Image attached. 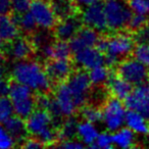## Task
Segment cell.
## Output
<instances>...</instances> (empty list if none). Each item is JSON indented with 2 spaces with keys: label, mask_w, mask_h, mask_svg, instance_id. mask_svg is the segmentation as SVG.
<instances>
[{
  "label": "cell",
  "mask_w": 149,
  "mask_h": 149,
  "mask_svg": "<svg viewBox=\"0 0 149 149\" xmlns=\"http://www.w3.org/2000/svg\"><path fill=\"white\" fill-rule=\"evenodd\" d=\"M11 80L28 86L37 93L50 92L53 84L45 66L33 58L15 61L11 70Z\"/></svg>",
  "instance_id": "obj_1"
},
{
  "label": "cell",
  "mask_w": 149,
  "mask_h": 149,
  "mask_svg": "<svg viewBox=\"0 0 149 149\" xmlns=\"http://www.w3.org/2000/svg\"><path fill=\"white\" fill-rule=\"evenodd\" d=\"M136 45L134 34L128 30L113 32L106 36L105 64L110 68H116L120 60L133 54Z\"/></svg>",
  "instance_id": "obj_2"
},
{
  "label": "cell",
  "mask_w": 149,
  "mask_h": 149,
  "mask_svg": "<svg viewBox=\"0 0 149 149\" xmlns=\"http://www.w3.org/2000/svg\"><path fill=\"white\" fill-rule=\"evenodd\" d=\"M109 32L127 30L133 10L127 0H102Z\"/></svg>",
  "instance_id": "obj_3"
},
{
  "label": "cell",
  "mask_w": 149,
  "mask_h": 149,
  "mask_svg": "<svg viewBox=\"0 0 149 149\" xmlns=\"http://www.w3.org/2000/svg\"><path fill=\"white\" fill-rule=\"evenodd\" d=\"M114 70L133 86L149 83V68L136 57L124 58L114 68Z\"/></svg>",
  "instance_id": "obj_4"
},
{
  "label": "cell",
  "mask_w": 149,
  "mask_h": 149,
  "mask_svg": "<svg viewBox=\"0 0 149 149\" xmlns=\"http://www.w3.org/2000/svg\"><path fill=\"white\" fill-rule=\"evenodd\" d=\"M103 124L108 132H116L126 124V105L122 99L114 96L106 98L102 104Z\"/></svg>",
  "instance_id": "obj_5"
},
{
  "label": "cell",
  "mask_w": 149,
  "mask_h": 149,
  "mask_svg": "<svg viewBox=\"0 0 149 149\" xmlns=\"http://www.w3.org/2000/svg\"><path fill=\"white\" fill-rule=\"evenodd\" d=\"M66 83L72 91L78 109H80L82 106L87 104L91 94L92 84L87 70L84 68H78L77 70H74L70 78L66 80Z\"/></svg>",
  "instance_id": "obj_6"
},
{
  "label": "cell",
  "mask_w": 149,
  "mask_h": 149,
  "mask_svg": "<svg viewBox=\"0 0 149 149\" xmlns=\"http://www.w3.org/2000/svg\"><path fill=\"white\" fill-rule=\"evenodd\" d=\"M81 17L84 26L96 30L102 35H107L109 32L102 0L84 8L82 10Z\"/></svg>",
  "instance_id": "obj_7"
},
{
  "label": "cell",
  "mask_w": 149,
  "mask_h": 149,
  "mask_svg": "<svg viewBox=\"0 0 149 149\" xmlns=\"http://www.w3.org/2000/svg\"><path fill=\"white\" fill-rule=\"evenodd\" d=\"M30 13L34 17L39 29L52 31L58 22L49 0H32Z\"/></svg>",
  "instance_id": "obj_8"
},
{
  "label": "cell",
  "mask_w": 149,
  "mask_h": 149,
  "mask_svg": "<svg viewBox=\"0 0 149 149\" xmlns=\"http://www.w3.org/2000/svg\"><path fill=\"white\" fill-rule=\"evenodd\" d=\"M124 102L128 109L138 111L149 122V83L136 86Z\"/></svg>",
  "instance_id": "obj_9"
},
{
  "label": "cell",
  "mask_w": 149,
  "mask_h": 149,
  "mask_svg": "<svg viewBox=\"0 0 149 149\" xmlns=\"http://www.w3.org/2000/svg\"><path fill=\"white\" fill-rule=\"evenodd\" d=\"M74 61H72L70 58H52L46 60L44 66L51 82L57 85L62 82H65L70 78L72 72L74 70Z\"/></svg>",
  "instance_id": "obj_10"
},
{
  "label": "cell",
  "mask_w": 149,
  "mask_h": 149,
  "mask_svg": "<svg viewBox=\"0 0 149 149\" xmlns=\"http://www.w3.org/2000/svg\"><path fill=\"white\" fill-rule=\"evenodd\" d=\"M4 53L11 59L17 61V60L33 58L34 54L36 53V49L30 38L19 36L15 40L6 43Z\"/></svg>",
  "instance_id": "obj_11"
},
{
  "label": "cell",
  "mask_w": 149,
  "mask_h": 149,
  "mask_svg": "<svg viewBox=\"0 0 149 149\" xmlns=\"http://www.w3.org/2000/svg\"><path fill=\"white\" fill-rule=\"evenodd\" d=\"M72 61L79 68L89 70L95 66L105 64V54L97 47H88L72 54Z\"/></svg>",
  "instance_id": "obj_12"
},
{
  "label": "cell",
  "mask_w": 149,
  "mask_h": 149,
  "mask_svg": "<svg viewBox=\"0 0 149 149\" xmlns=\"http://www.w3.org/2000/svg\"><path fill=\"white\" fill-rule=\"evenodd\" d=\"M83 26V21L79 13L68 17L66 19H59L53 29L54 37L58 40L70 41L76 36V34L80 31Z\"/></svg>",
  "instance_id": "obj_13"
},
{
  "label": "cell",
  "mask_w": 149,
  "mask_h": 149,
  "mask_svg": "<svg viewBox=\"0 0 149 149\" xmlns=\"http://www.w3.org/2000/svg\"><path fill=\"white\" fill-rule=\"evenodd\" d=\"M53 95L64 118L74 116V113L79 110L76 105L74 96H72V93L66 81L56 85Z\"/></svg>",
  "instance_id": "obj_14"
},
{
  "label": "cell",
  "mask_w": 149,
  "mask_h": 149,
  "mask_svg": "<svg viewBox=\"0 0 149 149\" xmlns=\"http://www.w3.org/2000/svg\"><path fill=\"white\" fill-rule=\"evenodd\" d=\"M101 35L96 30L87 27V26H83L80 29V31L76 34V36L68 41L72 54L88 47H96Z\"/></svg>",
  "instance_id": "obj_15"
},
{
  "label": "cell",
  "mask_w": 149,
  "mask_h": 149,
  "mask_svg": "<svg viewBox=\"0 0 149 149\" xmlns=\"http://www.w3.org/2000/svg\"><path fill=\"white\" fill-rule=\"evenodd\" d=\"M26 124L30 136L34 137H37L46 129L54 126L51 114L42 108H36L26 120Z\"/></svg>",
  "instance_id": "obj_16"
},
{
  "label": "cell",
  "mask_w": 149,
  "mask_h": 149,
  "mask_svg": "<svg viewBox=\"0 0 149 149\" xmlns=\"http://www.w3.org/2000/svg\"><path fill=\"white\" fill-rule=\"evenodd\" d=\"M106 89L108 93L111 96H114L116 98H120L122 100H125L131 92L133 91V85L124 80L122 77H120L116 72V70H112L111 74L109 76L107 83H106Z\"/></svg>",
  "instance_id": "obj_17"
},
{
  "label": "cell",
  "mask_w": 149,
  "mask_h": 149,
  "mask_svg": "<svg viewBox=\"0 0 149 149\" xmlns=\"http://www.w3.org/2000/svg\"><path fill=\"white\" fill-rule=\"evenodd\" d=\"M3 125H4V127L7 129V131L10 133L11 136L15 138V140L17 141V144L19 143V146H21L24 141L29 137L30 134L27 128L26 120L22 118L21 116H17V114L11 116V118H9V120H7Z\"/></svg>",
  "instance_id": "obj_18"
},
{
  "label": "cell",
  "mask_w": 149,
  "mask_h": 149,
  "mask_svg": "<svg viewBox=\"0 0 149 149\" xmlns=\"http://www.w3.org/2000/svg\"><path fill=\"white\" fill-rule=\"evenodd\" d=\"M19 33L21 30L13 19L11 13L0 15V38L5 43H8L17 38Z\"/></svg>",
  "instance_id": "obj_19"
},
{
  "label": "cell",
  "mask_w": 149,
  "mask_h": 149,
  "mask_svg": "<svg viewBox=\"0 0 149 149\" xmlns=\"http://www.w3.org/2000/svg\"><path fill=\"white\" fill-rule=\"evenodd\" d=\"M126 125L135 133L149 135V122L136 110L128 109L126 114Z\"/></svg>",
  "instance_id": "obj_20"
},
{
  "label": "cell",
  "mask_w": 149,
  "mask_h": 149,
  "mask_svg": "<svg viewBox=\"0 0 149 149\" xmlns=\"http://www.w3.org/2000/svg\"><path fill=\"white\" fill-rule=\"evenodd\" d=\"M49 2L58 21L80 13L74 0H49Z\"/></svg>",
  "instance_id": "obj_21"
},
{
  "label": "cell",
  "mask_w": 149,
  "mask_h": 149,
  "mask_svg": "<svg viewBox=\"0 0 149 149\" xmlns=\"http://www.w3.org/2000/svg\"><path fill=\"white\" fill-rule=\"evenodd\" d=\"M98 135H99V132H98L95 124L85 120L79 123L77 137L80 141H82L85 144V146H93Z\"/></svg>",
  "instance_id": "obj_22"
},
{
  "label": "cell",
  "mask_w": 149,
  "mask_h": 149,
  "mask_svg": "<svg viewBox=\"0 0 149 149\" xmlns=\"http://www.w3.org/2000/svg\"><path fill=\"white\" fill-rule=\"evenodd\" d=\"M79 120L74 116H66L63 123L58 129V142L68 139H74L77 137Z\"/></svg>",
  "instance_id": "obj_23"
},
{
  "label": "cell",
  "mask_w": 149,
  "mask_h": 149,
  "mask_svg": "<svg viewBox=\"0 0 149 149\" xmlns=\"http://www.w3.org/2000/svg\"><path fill=\"white\" fill-rule=\"evenodd\" d=\"M111 70L112 68H108L106 64H101V65L95 66V68L88 70L92 86L101 87V86L106 85L110 74H111Z\"/></svg>",
  "instance_id": "obj_24"
},
{
  "label": "cell",
  "mask_w": 149,
  "mask_h": 149,
  "mask_svg": "<svg viewBox=\"0 0 149 149\" xmlns=\"http://www.w3.org/2000/svg\"><path fill=\"white\" fill-rule=\"evenodd\" d=\"M112 140L113 145L120 148H131L135 146V135L134 131L130 128H120V130L113 132Z\"/></svg>",
  "instance_id": "obj_25"
},
{
  "label": "cell",
  "mask_w": 149,
  "mask_h": 149,
  "mask_svg": "<svg viewBox=\"0 0 149 149\" xmlns=\"http://www.w3.org/2000/svg\"><path fill=\"white\" fill-rule=\"evenodd\" d=\"M11 15H13L15 23L17 24L21 32H23L26 35L30 36L37 30L38 25L34 17L32 15V13H30V10L25 13H22V15H17V13H11Z\"/></svg>",
  "instance_id": "obj_26"
},
{
  "label": "cell",
  "mask_w": 149,
  "mask_h": 149,
  "mask_svg": "<svg viewBox=\"0 0 149 149\" xmlns=\"http://www.w3.org/2000/svg\"><path fill=\"white\" fill-rule=\"evenodd\" d=\"M13 107H15V113L17 116H21L24 120H27L31 113L37 108L36 104V95L31 96L26 99L13 101Z\"/></svg>",
  "instance_id": "obj_27"
},
{
  "label": "cell",
  "mask_w": 149,
  "mask_h": 149,
  "mask_svg": "<svg viewBox=\"0 0 149 149\" xmlns=\"http://www.w3.org/2000/svg\"><path fill=\"white\" fill-rule=\"evenodd\" d=\"M80 116L83 120L91 122L93 124H98L103 120L102 108L95 104H85L80 108Z\"/></svg>",
  "instance_id": "obj_28"
},
{
  "label": "cell",
  "mask_w": 149,
  "mask_h": 149,
  "mask_svg": "<svg viewBox=\"0 0 149 149\" xmlns=\"http://www.w3.org/2000/svg\"><path fill=\"white\" fill-rule=\"evenodd\" d=\"M72 55V51L70 42L58 39H55V41H53V58L68 59V58H70Z\"/></svg>",
  "instance_id": "obj_29"
},
{
  "label": "cell",
  "mask_w": 149,
  "mask_h": 149,
  "mask_svg": "<svg viewBox=\"0 0 149 149\" xmlns=\"http://www.w3.org/2000/svg\"><path fill=\"white\" fill-rule=\"evenodd\" d=\"M15 114V107L10 98L8 96H0V124L3 125Z\"/></svg>",
  "instance_id": "obj_30"
},
{
  "label": "cell",
  "mask_w": 149,
  "mask_h": 149,
  "mask_svg": "<svg viewBox=\"0 0 149 149\" xmlns=\"http://www.w3.org/2000/svg\"><path fill=\"white\" fill-rule=\"evenodd\" d=\"M149 21V17L147 15H142V13H133L132 17H131L129 25L127 27V30L130 31L131 33H135V32L139 31L141 28H143Z\"/></svg>",
  "instance_id": "obj_31"
},
{
  "label": "cell",
  "mask_w": 149,
  "mask_h": 149,
  "mask_svg": "<svg viewBox=\"0 0 149 149\" xmlns=\"http://www.w3.org/2000/svg\"><path fill=\"white\" fill-rule=\"evenodd\" d=\"M17 141L15 140L10 133L7 131V129L0 124V149H9L13 148L17 145Z\"/></svg>",
  "instance_id": "obj_32"
},
{
  "label": "cell",
  "mask_w": 149,
  "mask_h": 149,
  "mask_svg": "<svg viewBox=\"0 0 149 149\" xmlns=\"http://www.w3.org/2000/svg\"><path fill=\"white\" fill-rule=\"evenodd\" d=\"M110 132H103L99 133L95 143L91 148H100V149H110L114 147L113 140H112V135L109 134Z\"/></svg>",
  "instance_id": "obj_33"
},
{
  "label": "cell",
  "mask_w": 149,
  "mask_h": 149,
  "mask_svg": "<svg viewBox=\"0 0 149 149\" xmlns=\"http://www.w3.org/2000/svg\"><path fill=\"white\" fill-rule=\"evenodd\" d=\"M133 55L149 68V44H137Z\"/></svg>",
  "instance_id": "obj_34"
},
{
  "label": "cell",
  "mask_w": 149,
  "mask_h": 149,
  "mask_svg": "<svg viewBox=\"0 0 149 149\" xmlns=\"http://www.w3.org/2000/svg\"><path fill=\"white\" fill-rule=\"evenodd\" d=\"M32 0H11V13L22 15L30 10Z\"/></svg>",
  "instance_id": "obj_35"
},
{
  "label": "cell",
  "mask_w": 149,
  "mask_h": 149,
  "mask_svg": "<svg viewBox=\"0 0 149 149\" xmlns=\"http://www.w3.org/2000/svg\"><path fill=\"white\" fill-rule=\"evenodd\" d=\"M133 34L137 44H149V21L144 27Z\"/></svg>",
  "instance_id": "obj_36"
},
{
  "label": "cell",
  "mask_w": 149,
  "mask_h": 149,
  "mask_svg": "<svg viewBox=\"0 0 149 149\" xmlns=\"http://www.w3.org/2000/svg\"><path fill=\"white\" fill-rule=\"evenodd\" d=\"M132 8L133 13H142V15H147L149 13L148 7L145 2V0H127Z\"/></svg>",
  "instance_id": "obj_37"
},
{
  "label": "cell",
  "mask_w": 149,
  "mask_h": 149,
  "mask_svg": "<svg viewBox=\"0 0 149 149\" xmlns=\"http://www.w3.org/2000/svg\"><path fill=\"white\" fill-rule=\"evenodd\" d=\"M54 147H59V148H65V149H81L85 147L82 141H80L79 139H68V140H63L58 142L57 144H55Z\"/></svg>",
  "instance_id": "obj_38"
},
{
  "label": "cell",
  "mask_w": 149,
  "mask_h": 149,
  "mask_svg": "<svg viewBox=\"0 0 149 149\" xmlns=\"http://www.w3.org/2000/svg\"><path fill=\"white\" fill-rule=\"evenodd\" d=\"M21 147L27 149H38V148H43L45 147V145L41 142L38 138L34 136L28 137L25 141L23 142V144L21 145Z\"/></svg>",
  "instance_id": "obj_39"
},
{
  "label": "cell",
  "mask_w": 149,
  "mask_h": 149,
  "mask_svg": "<svg viewBox=\"0 0 149 149\" xmlns=\"http://www.w3.org/2000/svg\"><path fill=\"white\" fill-rule=\"evenodd\" d=\"M11 79H3L0 81V96H8Z\"/></svg>",
  "instance_id": "obj_40"
},
{
  "label": "cell",
  "mask_w": 149,
  "mask_h": 149,
  "mask_svg": "<svg viewBox=\"0 0 149 149\" xmlns=\"http://www.w3.org/2000/svg\"><path fill=\"white\" fill-rule=\"evenodd\" d=\"M11 13V0H0V15Z\"/></svg>",
  "instance_id": "obj_41"
},
{
  "label": "cell",
  "mask_w": 149,
  "mask_h": 149,
  "mask_svg": "<svg viewBox=\"0 0 149 149\" xmlns=\"http://www.w3.org/2000/svg\"><path fill=\"white\" fill-rule=\"evenodd\" d=\"M77 7L79 8V10H83L84 8L88 7L89 5L94 4V3L98 2L100 0H74Z\"/></svg>",
  "instance_id": "obj_42"
},
{
  "label": "cell",
  "mask_w": 149,
  "mask_h": 149,
  "mask_svg": "<svg viewBox=\"0 0 149 149\" xmlns=\"http://www.w3.org/2000/svg\"><path fill=\"white\" fill-rule=\"evenodd\" d=\"M5 79V66L3 65L2 59H0V81Z\"/></svg>",
  "instance_id": "obj_43"
},
{
  "label": "cell",
  "mask_w": 149,
  "mask_h": 149,
  "mask_svg": "<svg viewBox=\"0 0 149 149\" xmlns=\"http://www.w3.org/2000/svg\"><path fill=\"white\" fill-rule=\"evenodd\" d=\"M145 2H146L147 7H148V11H149V0H145Z\"/></svg>",
  "instance_id": "obj_44"
}]
</instances>
